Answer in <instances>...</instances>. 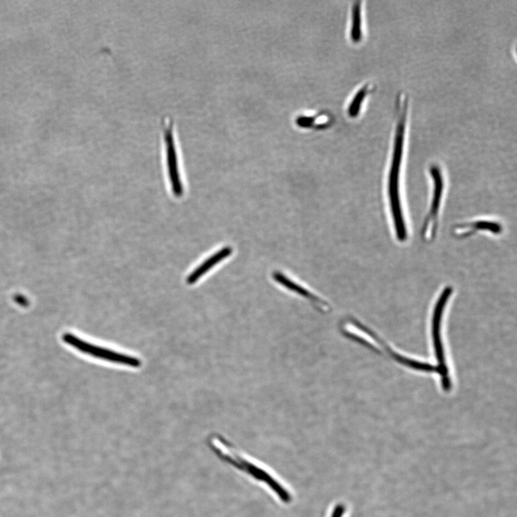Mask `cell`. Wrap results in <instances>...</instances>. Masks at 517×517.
Listing matches in <instances>:
<instances>
[{
	"instance_id": "3957f363",
	"label": "cell",
	"mask_w": 517,
	"mask_h": 517,
	"mask_svg": "<svg viewBox=\"0 0 517 517\" xmlns=\"http://www.w3.org/2000/svg\"><path fill=\"white\" fill-rule=\"evenodd\" d=\"M161 132L164 145L166 164L172 191L177 198L183 195L184 190L178 168L177 129L174 119L165 116L161 122Z\"/></svg>"
},
{
	"instance_id": "52a82bcc",
	"label": "cell",
	"mask_w": 517,
	"mask_h": 517,
	"mask_svg": "<svg viewBox=\"0 0 517 517\" xmlns=\"http://www.w3.org/2000/svg\"><path fill=\"white\" fill-rule=\"evenodd\" d=\"M479 231H488L495 234H500L502 231V227L495 222L480 220L456 225L453 230V235L459 238L469 237Z\"/></svg>"
},
{
	"instance_id": "6da1fadb",
	"label": "cell",
	"mask_w": 517,
	"mask_h": 517,
	"mask_svg": "<svg viewBox=\"0 0 517 517\" xmlns=\"http://www.w3.org/2000/svg\"><path fill=\"white\" fill-rule=\"evenodd\" d=\"M408 99L405 94L397 97V122L395 128L394 147L390 163L387 195L390 213L396 237L401 243L408 238V229L401 204V177L405 146V135Z\"/></svg>"
},
{
	"instance_id": "8992f818",
	"label": "cell",
	"mask_w": 517,
	"mask_h": 517,
	"mask_svg": "<svg viewBox=\"0 0 517 517\" xmlns=\"http://www.w3.org/2000/svg\"><path fill=\"white\" fill-rule=\"evenodd\" d=\"M273 280L277 284L284 287L286 289L295 292L312 302L316 308L322 310V312H327L329 309V305L322 299L319 297L313 294L311 292L304 288L303 286L298 285L290 279L286 275L280 272H274L272 274Z\"/></svg>"
},
{
	"instance_id": "7a4b0ae2",
	"label": "cell",
	"mask_w": 517,
	"mask_h": 517,
	"mask_svg": "<svg viewBox=\"0 0 517 517\" xmlns=\"http://www.w3.org/2000/svg\"><path fill=\"white\" fill-rule=\"evenodd\" d=\"M208 445L218 458L238 470L248 473L257 480L265 482L272 487V489L283 502H290V496L283 487L271 478V476L264 470L247 462L243 455L224 437L218 435L212 436L209 439Z\"/></svg>"
},
{
	"instance_id": "5b68a950",
	"label": "cell",
	"mask_w": 517,
	"mask_h": 517,
	"mask_svg": "<svg viewBox=\"0 0 517 517\" xmlns=\"http://www.w3.org/2000/svg\"><path fill=\"white\" fill-rule=\"evenodd\" d=\"M63 340L78 351L96 358V359L135 368L141 365V360L137 358L90 344L71 333L64 334Z\"/></svg>"
},
{
	"instance_id": "9c48e42d",
	"label": "cell",
	"mask_w": 517,
	"mask_h": 517,
	"mask_svg": "<svg viewBox=\"0 0 517 517\" xmlns=\"http://www.w3.org/2000/svg\"><path fill=\"white\" fill-rule=\"evenodd\" d=\"M361 3L354 4L352 10V26L351 37L354 43H359L362 37Z\"/></svg>"
},
{
	"instance_id": "ba28073f",
	"label": "cell",
	"mask_w": 517,
	"mask_h": 517,
	"mask_svg": "<svg viewBox=\"0 0 517 517\" xmlns=\"http://www.w3.org/2000/svg\"><path fill=\"white\" fill-rule=\"evenodd\" d=\"M233 249L231 247H226L220 251L210 256L203 264L196 268L187 278V283L193 285L201 277L208 272L212 268L216 266L225 260L226 258L231 255Z\"/></svg>"
},
{
	"instance_id": "277c9868",
	"label": "cell",
	"mask_w": 517,
	"mask_h": 517,
	"mask_svg": "<svg viewBox=\"0 0 517 517\" xmlns=\"http://www.w3.org/2000/svg\"><path fill=\"white\" fill-rule=\"evenodd\" d=\"M430 175L433 183L432 197L430 209L421 229V237L424 243H431L436 238L439 229V216L444 193V178L439 166H430Z\"/></svg>"
},
{
	"instance_id": "30bf717a",
	"label": "cell",
	"mask_w": 517,
	"mask_h": 517,
	"mask_svg": "<svg viewBox=\"0 0 517 517\" xmlns=\"http://www.w3.org/2000/svg\"><path fill=\"white\" fill-rule=\"evenodd\" d=\"M369 91V85H365L363 88L357 91L348 109V113L351 117H356L358 116V114H359L361 110L362 105Z\"/></svg>"
},
{
	"instance_id": "8fae6325",
	"label": "cell",
	"mask_w": 517,
	"mask_h": 517,
	"mask_svg": "<svg viewBox=\"0 0 517 517\" xmlns=\"http://www.w3.org/2000/svg\"><path fill=\"white\" fill-rule=\"evenodd\" d=\"M344 513V508L342 505H338L332 514L331 517H342Z\"/></svg>"
}]
</instances>
